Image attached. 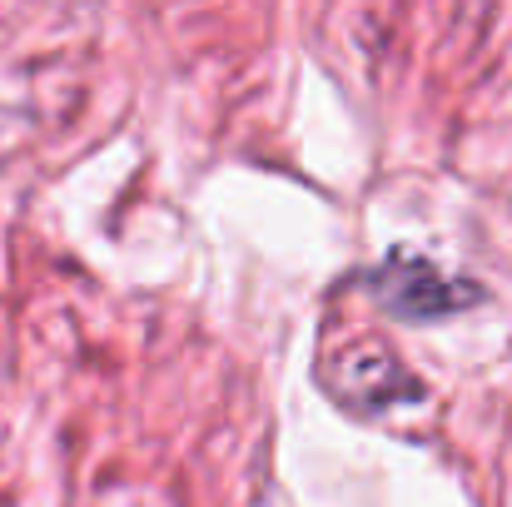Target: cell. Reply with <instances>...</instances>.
Segmentation results:
<instances>
[{"instance_id":"cell-1","label":"cell","mask_w":512,"mask_h":507,"mask_svg":"<svg viewBox=\"0 0 512 507\" xmlns=\"http://www.w3.org/2000/svg\"><path fill=\"white\" fill-rule=\"evenodd\" d=\"M363 289H373V299L393 319H443V314H458L463 304L483 299L478 284L448 279L438 264H428V259H418L408 249H393L383 264H373L363 274Z\"/></svg>"},{"instance_id":"cell-2","label":"cell","mask_w":512,"mask_h":507,"mask_svg":"<svg viewBox=\"0 0 512 507\" xmlns=\"http://www.w3.org/2000/svg\"><path fill=\"white\" fill-rule=\"evenodd\" d=\"M339 398L358 413H383V408L423 398V383L383 343H353L339 358Z\"/></svg>"}]
</instances>
